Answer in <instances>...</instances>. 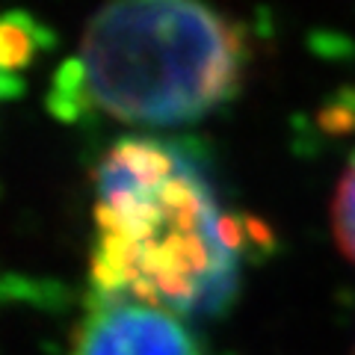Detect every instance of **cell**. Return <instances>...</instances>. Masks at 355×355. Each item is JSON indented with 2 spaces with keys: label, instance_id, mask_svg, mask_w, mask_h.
Wrapping results in <instances>:
<instances>
[{
  "label": "cell",
  "instance_id": "6da1fadb",
  "mask_svg": "<svg viewBox=\"0 0 355 355\" xmlns=\"http://www.w3.org/2000/svg\"><path fill=\"white\" fill-rule=\"evenodd\" d=\"M92 219L98 296L190 314L222 305L234 287L240 231L202 172L163 142L125 139L104 154Z\"/></svg>",
  "mask_w": 355,
  "mask_h": 355
},
{
  "label": "cell",
  "instance_id": "7a4b0ae2",
  "mask_svg": "<svg viewBox=\"0 0 355 355\" xmlns=\"http://www.w3.org/2000/svg\"><path fill=\"white\" fill-rule=\"evenodd\" d=\"M240 21L184 0L113 3L89 18L53 74L48 110L128 125H181L234 98L249 69Z\"/></svg>",
  "mask_w": 355,
  "mask_h": 355
},
{
  "label": "cell",
  "instance_id": "3957f363",
  "mask_svg": "<svg viewBox=\"0 0 355 355\" xmlns=\"http://www.w3.org/2000/svg\"><path fill=\"white\" fill-rule=\"evenodd\" d=\"M71 355H205L181 314L137 299L98 296L74 329Z\"/></svg>",
  "mask_w": 355,
  "mask_h": 355
},
{
  "label": "cell",
  "instance_id": "277c9868",
  "mask_svg": "<svg viewBox=\"0 0 355 355\" xmlns=\"http://www.w3.org/2000/svg\"><path fill=\"white\" fill-rule=\"evenodd\" d=\"M44 44V33L27 15L0 18V101L21 89L18 74L27 69Z\"/></svg>",
  "mask_w": 355,
  "mask_h": 355
},
{
  "label": "cell",
  "instance_id": "5b68a950",
  "mask_svg": "<svg viewBox=\"0 0 355 355\" xmlns=\"http://www.w3.org/2000/svg\"><path fill=\"white\" fill-rule=\"evenodd\" d=\"M331 228L343 254L355 261V160L338 184L335 202H331Z\"/></svg>",
  "mask_w": 355,
  "mask_h": 355
}]
</instances>
